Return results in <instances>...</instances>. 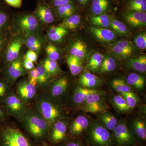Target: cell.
<instances>
[{"instance_id":"obj_1","label":"cell","mask_w":146,"mask_h":146,"mask_svg":"<svg viewBox=\"0 0 146 146\" xmlns=\"http://www.w3.org/2000/svg\"><path fill=\"white\" fill-rule=\"evenodd\" d=\"M20 119L27 133L36 143L46 142L51 126L35 108H27Z\"/></svg>"},{"instance_id":"obj_2","label":"cell","mask_w":146,"mask_h":146,"mask_svg":"<svg viewBox=\"0 0 146 146\" xmlns=\"http://www.w3.org/2000/svg\"><path fill=\"white\" fill-rule=\"evenodd\" d=\"M35 109L50 126L56 122L65 119V114L60 103L56 98L50 94L42 93L38 95L35 103Z\"/></svg>"},{"instance_id":"obj_3","label":"cell","mask_w":146,"mask_h":146,"mask_svg":"<svg viewBox=\"0 0 146 146\" xmlns=\"http://www.w3.org/2000/svg\"><path fill=\"white\" fill-rule=\"evenodd\" d=\"M84 136L88 146H115L112 132L99 123L90 124Z\"/></svg>"},{"instance_id":"obj_4","label":"cell","mask_w":146,"mask_h":146,"mask_svg":"<svg viewBox=\"0 0 146 146\" xmlns=\"http://www.w3.org/2000/svg\"><path fill=\"white\" fill-rule=\"evenodd\" d=\"M0 146H35L20 129L10 126L0 127Z\"/></svg>"},{"instance_id":"obj_5","label":"cell","mask_w":146,"mask_h":146,"mask_svg":"<svg viewBox=\"0 0 146 146\" xmlns=\"http://www.w3.org/2000/svg\"><path fill=\"white\" fill-rule=\"evenodd\" d=\"M68 122L66 118L58 120L51 126L47 142L53 146H58L68 139Z\"/></svg>"},{"instance_id":"obj_6","label":"cell","mask_w":146,"mask_h":146,"mask_svg":"<svg viewBox=\"0 0 146 146\" xmlns=\"http://www.w3.org/2000/svg\"><path fill=\"white\" fill-rule=\"evenodd\" d=\"M7 115L20 119L27 108L26 104L16 94L10 92L2 103Z\"/></svg>"},{"instance_id":"obj_7","label":"cell","mask_w":146,"mask_h":146,"mask_svg":"<svg viewBox=\"0 0 146 146\" xmlns=\"http://www.w3.org/2000/svg\"><path fill=\"white\" fill-rule=\"evenodd\" d=\"M115 146H136L137 143L125 122L118 123L112 132Z\"/></svg>"},{"instance_id":"obj_8","label":"cell","mask_w":146,"mask_h":146,"mask_svg":"<svg viewBox=\"0 0 146 146\" xmlns=\"http://www.w3.org/2000/svg\"><path fill=\"white\" fill-rule=\"evenodd\" d=\"M39 24L36 17L26 14L19 17L16 21V27L19 34L28 35H33L39 29Z\"/></svg>"},{"instance_id":"obj_9","label":"cell","mask_w":146,"mask_h":146,"mask_svg":"<svg viewBox=\"0 0 146 146\" xmlns=\"http://www.w3.org/2000/svg\"><path fill=\"white\" fill-rule=\"evenodd\" d=\"M23 42V38L21 36H18L8 43L4 56L2 71L11 62L19 57V53Z\"/></svg>"},{"instance_id":"obj_10","label":"cell","mask_w":146,"mask_h":146,"mask_svg":"<svg viewBox=\"0 0 146 146\" xmlns=\"http://www.w3.org/2000/svg\"><path fill=\"white\" fill-rule=\"evenodd\" d=\"M88 118L84 115H80L76 118L70 126L68 127V138H79L84 137L89 126Z\"/></svg>"},{"instance_id":"obj_11","label":"cell","mask_w":146,"mask_h":146,"mask_svg":"<svg viewBox=\"0 0 146 146\" xmlns=\"http://www.w3.org/2000/svg\"><path fill=\"white\" fill-rule=\"evenodd\" d=\"M2 71L5 73V77L4 78L10 83L15 81L20 77L24 75L25 71L21 57L11 62Z\"/></svg>"},{"instance_id":"obj_12","label":"cell","mask_w":146,"mask_h":146,"mask_svg":"<svg viewBox=\"0 0 146 146\" xmlns=\"http://www.w3.org/2000/svg\"><path fill=\"white\" fill-rule=\"evenodd\" d=\"M130 129L138 146H144L146 141V125L145 120L141 118L134 119Z\"/></svg>"},{"instance_id":"obj_13","label":"cell","mask_w":146,"mask_h":146,"mask_svg":"<svg viewBox=\"0 0 146 146\" xmlns=\"http://www.w3.org/2000/svg\"><path fill=\"white\" fill-rule=\"evenodd\" d=\"M36 92V86L31 84L28 81L21 82L16 87V94L26 104L35 97Z\"/></svg>"},{"instance_id":"obj_14","label":"cell","mask_w":146,"mask_h":146,"mask_svg":"<svg viewBox=\"0 0 146 146\" xmlns=\"http://www.w3.org/2000/svg\"><path fill=\"white\" fill-rule=\"evenodd\" d=\"M128 23L134 27L145 26L146 25V13L129 10L124 14Z\"/></svg>"},{"instance_id":"obj_15","label":"cell","mask_w":146,"mask_h":146,"mask_svg":"<svg viewBox=\"0 0 146 146\" xmlns=\"http://www.w3.org/2000/svg\"><path fill=\"white\" fill-rule=\"evenodd\" d=\"M90 30L94 36L102 42H111L116 37V35L114 32L104 28L91 27Z\"/></svg>"},{"instance_id":"obj_16","label":"cell","mask_w":146,"mask_h":146,"mask_svg":"<svg viewBox=\"0 0 146 146\" xmlns=\"http://www.w3.org/2000/svg\"><path fill=\"white\" fill-rule=\"evenodd\" d=\"M37 18L45 24L52 23L54 21L52 12L48 6L44 4L39 5L36 10Z\"/></svg>"},{"instance_id":"obj_17","label":"cell","mask_w":146,"mask_h":146,"mask_svg":"<svg viewBox=\"0 0 146 146\" xmlns=\"http://www.w3.org/2000/svg\"><path fill=\"white\" fill-rule=\"evenodd\" d=\"M68 84V78L65 77L58 79L51 86L50 94L55 98L61 96L67 90Z\"/></svg>"},{"instance_id":"obj_18","label":"cell","mask_w":146,"mask_h":146,"mask_svg":"<svg viewBox=\"0 0 146 146\" xmlns=\"http://www.w3.org/2000/svg\"><path fill=\"white\" fill-rule=\"evenodd\" d=\"M94 90L85 88L82 86L77 87L73 93V102L77 105L83 104L88 94Z\"/></svg>"},{"instance_id":"obj_19","label":"cell","mask_w":146,"mask_h":146,"mask_svg":"<svg viewBox=\"0 0 146 146\" xmlns=\"http://www.w3.org/2000/svg\"><path fill=\"white\" fill-rule=\"evenodd\" d=\"M87 46L82 41L78 40L72 45L71 47V55L81 60L87 54Z\"/></svg>"},{"instance_id":"obj_20","label":"cell","mask_w":146,"mask_h":146,"mask_svg":"<svg viewBox=\"0 0 146 146\" xmlns=\"http://www.w3.org/2000/svg\"><path fill=\"white\" fill-rule=\"evenodd\" d=\"M110 5L109 0H93L91 4V11L94 15L104 14Z\"/></svg>"},{"instance_id":"obj_21","label":"cell","mask_w":146,"mask_h":146,"mask_svg":"<svg viewBox=\"0 0 146 146\" xmlns=\"http://www.w3.org/2000/svg\"><path fill=\"white\" fill-rule=\"evenodd\" d=\"M102 125L110 131L112 132L118 124L117 119L112 114L104 112L99 116Z\"/></svg>"},{"instance_id":"obj_22","label":"cell","mask_w":146,"mask_h":146,"mask_svg":"<svg viewBox=\"0 0 146 146\" xmlns=\"http://www.w3.org/2000/svg\"><path fill=\"white\" fill-rule=\"evenodd\" d=\"M68 33V30L63 27H52L48 32V36L49 39L52 42H57L63 39Z\"/></svg>"},{"instance_id":"obj_23","label":"cell","mask_w":146,"mask_h":146,"mask_svg":"<svg viewBox=\"0 0 146 146\" xmlns=\"http://www.w3.org/2000/svg\"><path fill=\"white\" fill-rule=\"evenodd\" d=\"M67 62L71 73L73 75H77L82 72L83 67L80 59L73 56L70 55L67 58Z\"/></svg>"},{"instance_id":"obj_24","label":"cell","mask_w":146,"mask_h":146,"mask_svg":"<svg viewBox=\"0 0 146 146\" xmlns=\"http://www.w3.org/2000/svg\"><path fill=\"white\" fill-rule=\"evenodd\" d=\"M127 82L128 84L138 90L143 89L145 83L143 77L135 73H131L128 76Z\"/></svg>"},{"instance_id":"obj_25","label":"cell","mask_w":146,"mask_h":146,"mask_svg":"<svg viewBox=\"0 0 146 146\" xmlns=\"http://www.w3.org/2000/svg\"><path fill=\"white\" fill-rule=\"evenodd\" d=\"M129 66L131 69L145 73L146 71V56H141L139 57L134 58L131 59L129 63Z\"/></svg>"},{"instance_id":"obj_26","label":"cell","mask_w":146,"mask_h":146,"mask_svg":"<svg viewBox=\"0 0 146 146\" xmlns=\"http://www.w3.org/2000/svg\"><path fill=\"white\" fill-rule=\"evenodd\" d=\"M81 21V17L79 15L74 14L64 19L63 23L59 26L68 30H73L78 26Z\"/></svg>"},{"instance_id":"obj_27","label":"cell","mask_w":146,"mask_h":146,"mask_svg":"<svg viewBox=\"0 0 146 146\" xmlns=\"http://www.w3.org/2000/svg\"><path fill=\"white\" fill-rule=\"evenodd\" d=\"M104 58V56L102 54L100 53L94 54L90 58L87 65V68L92 72H96L100 68Z\"/></svg>"},{"instance_id":"obj_28","label":"cell","mask_w":146,"mask_h":146,"mask_svg":"<svg viewBox=\"0 0 146 146\" xmlns=\"http://www.w3.org/2000/svg\"><path fill=\"white\" fill-rule=\"evenodd\" d=\"M90 20L93 25L98 27L106 28L110 26V18L105 13L91 16Z\"/></svg>"},{"instance_id":"obj_29","label":"cell","mask_w":146,"mask_h":146,"mask_svg":"<svg viewBox=\"0 0 146 146\" xmlns=\"http://www.w3.org/2000/svg\"><path fill=\"white\" fill-rule=\"evenodd\" d=\"M75 11V7L72 3L56 7L58 15L60 18L64 19L74 14Z\"/></svg>"},{"instance_id":"obj_30","label":"cell","mask_w":146,"mask_h":146,"mask_svg":"<svg viewBox=\"0 0 146 146\" xmlns=\"http://www.w3.org/2000/svg\"><path fill=\"white\" fill-rule=\"evenodd\" d=\"M8 35L6 31H0V72L2 71L4 56L8 44Z\"/></svg>"},{"instance_id":"obj_31","label":"cell","mask_w":146,"mask_h":146,"mask_svg":"<svg viewBox=\"0 0 146 146\" xmlns=\"http://www.w3.org/2000/svg\"><path fill=\"white\" fill-rule=\"evenodd\" d=\"M42 66L50 76L62 72L57 61L49 58H47L44 61Z\"/></svg>"},{"instance_id":"obj_32","label":"cell","mask_w":146,"mask_h":146,"mask_svg":"<svg viewBox=\"0 0 146 146\" xmlns=\"http://www.w3.org/2000/svg\"><path fill=\"white\" fill-rule=\"evenodd\" d=\"M25 42L27 46L31 50L36 52L41 49L42 43L40 39L33 35L27 36Z\"/></svg>"},{"instance_id":"obj_33","label":"cell","mask_w":146,"mask_h":146,"mask_svg":"<svg viewBox=\"0 0 146 146\" xmlns=\"http://www.w3.org/2000/svg\"><path fill=\"white\" fill-rule=\"evenodd\" d=\"M112 86L115 91L119 93H126L131 91L130 86L121 79H115L112 82Z\"/></svg>"},{"instance_id":"obj_34","label":"cell","mask_w":146,"mask_h":146,"mask_svg":"<svg viewBox=\"0 0 146 146\" xmlns=\"http://www.w3.org/2000/svg\"><path fill=\"white\" fill-rule=\"evenodd\" d=\"M128 7L131 11L146 12V0H130Z\"/></svg>"},{"instance_id":"obj_35","label":"cell","mask_w":146,"mask_h":146,"mask_svg":"<svg viewBox=\"0 0 146 146\" xmlns=\"http://www.w3.org/2000/svg\"><path fill=\"white\" fill-rule=\"evenodd\" d=\"M113 103L115 107L121 112H125L130 110L125 100L121 95L115 96L113 98Z\"/></svg>"},{"instance_id":"obj_36","label":"cell","mask_w":146,"mask_h":146,"mask_svg":"<svg viewBox=\"0 0 146 146\" xmlns=\"http://www.w3.org/2000/svg\"><path fill=\"white\" fill-rule=\"evenodd\" d=\"M116 67V63L114 58L110 56H108L104 58L100 68V71L102 73L112 72L115 70Z\"/></svg>"},{"instance_id":"obj_37","label":"cell","mask_w":146,"mask_h":146,"mask_svg":"<svg viewBox=\"0 0 146 146\" xmlns=\"http://www.w3.org/2000/svg\"><path fill=\"white\" fill-rule=\"evenodd\" d=\"M36 68L39 73L37 84L40 86H45L48 83L51 76L42 65H39Z\"/></svg>"},{"instance_id":"obj_38","label":"cell","mask_w":146,"mask_h":146,"mask_svg":"<svg viewBox=\"0 0 146 146\" xmlns=\"http://www.w3.org/2000/svg\"><path fill=\"white\" fill-rule=\"evenodd\" d=\"M110 26L113 30L119 34H127L128 30L125 24L114 18H110Z\"/></svg>"},{"instance_id":"obj_39","label":"cell","mask_w":146,"mask_h":146,"mask_svg":"<svg viewBox=\"0 0 146 146\" xmlns=\"http://www.w3.org/2000/svg\"><path fill=\"white\" fill-rule=\"evenodd\" d=\"M58 146H88L84 136L79 138H68Z\"/></svg>"},{"instance_id":"obj_40","label":"cell","mask_w":146,"mask_h":146,"mask_svg":"<svg viewBox=\"0 0 146 146\" xmlns=\"http://www.w3.org/2000/svg\"><path fill=\"white\" fill-rule=\"evenodd\" d=\"M107 108V106L104 102H102L89 106H83L82 110L85 112L97 113L102 112Z\"/></svg>"},{"instance_id":"obj_41","label":"cell","mask_w":146,"mask_h":146,"mask_svg":"<svg viewBox=\"0 0 146 146\" xmlns=\"http://www.w3.org/2000/svg\"><path fill=\"white\" fill-rule=\"evenodd\" d=\"M9 83L4 78L0 79V103L3 101L9 94Z\"/></svg>"},{"instance_id":"obj_42","label":"cell","mask_w":146,"mask_h":146,"mask_svg":"<svg viewBox=\"0 0 146 146\" xmlns=\"http://www.w3.org/2000/svg\"><path fill=\"white\" fill-rule=\"evenodd\" d=\"M125 100L130 110L133 109L136 106L138 101V98L134 93L131 91L121 94Z\"/></svg>"},{"instance_id":"obj_43","label":"cell","mask_w":146,"mask_h":146,"mask_svg":"<svg viewBox=\"0 0 146 146\" xmlns=\"http://www.w3.org/2000/svg\"><path fill=\"white\" fill-rule=\"evenodd\" d=\"M46 51L49 59L56 61L60 57V55L57 48L54 45H48L46 48Z\"/></svg>"},{"instance_id":"obj_44","label":"cell","mask_w":146,"mask_h":146,"mask_svg":"<svg viewBox=\"0 0 146 146\" xmlns=\"http://www.w3.org/2000/svg\"><path fill=\"white\" fill-rule=\"evenodd\" d=\"M112 52L121 57H127L130 56L133 52L123 48L114 44L112 48Z\"/></svg>"},{"instance_id":"obj_45","label":"cell","mask_w":146,"mask_h":146,"mask_svg":"<svg viewBox=\"0 0 146 146\" xmlns=\"http://www.w3.org/2000/svg\"><path fill=\"white\" fill-rule=\"evenodd\" d=\"M9 21V16L3 9L0 8V31L5 30Z\"/></svg>"},{"instance_id":"obj_46","label":"cell","mask_w":146,"mask_h":146,"mask_svg":"<svg viewBox=\"0 0 146 146\" xmlns=\"http://www.w3.org/2000/svg\"><path fill=\"white\" fill-rule=\"evenodd\" d=\"M136 46L141 50L145 49L146 48V34L142 33L138 35L134 40Z\"/></svg>"},{"instance_id":"obj_47","label":"cell","mask_w":146,"mask_h":146,"mask_svg":"<svg viewBox=\"0 0 146 146\" xmlns=\"http://www.w3.org/2000/svg\"><path fill=\"white\" fill-rule=\"evenodd\" d=\"M38 75L39 73L36 68L32 70L29 74V82L31 84L36 86L38 83Z\"/></svg>"},{"instance_id":"obj_48","label":"cell","mask_w":146,"mask_h":146,"mask_svg":"<svg viewBox=\"0 0 146 146\" xmlns=\"http://www.w3.org/2000/svg\"><path fill=\"white\" fill-rule=\"evenodd\" d=\"M99 78H98L83 82L80 84L83 87L91 89V88L96 86L99 84Z\"/></svg>"},{"instance_id":"obj_49","label":"cell","mask_w":146,"mask_h":146,"mask_svg":"<svg viewBox=\"0 0 146 146\" xmlns=\"http://www.w3.org/2000/svg\"><path fill=\"white\" fill-rule=\"evenodd\" d=\"M98 78V77L95 75L94 74L89 72H86L80 76L79 79V82L80 83L83 82Z\"/></svg>"},{"instance_id":"obj_50","label":"cell","mask_w":146,"mask_h":146,"mask_svg":"<svg viewBox=\"0 0 146 146\" xmlns=\"http://www.w3.org/2000/svg\"><path fill=\"white\" fill-rule=\"evenodd\" d=\"M116 46L121 47L123 48L128 50L131 51L133 52V46L131 44L130 42L127 41H120L115 44Z\"/></svg>"},{"instance_id":"obj_51","label":"cell","mask_w":146,"mask_h":146,"mask_svg":"<svg viewBox=\"0 0 146 146\" xmlns=\"http://www.w3.org/2000/svg\"><path fill=\"white\" fill-rule=\"evenodd\" d=\"M23 63V68L27 70H32L34 69L35 65L33 62H32L24 56Z\"/></svg>"},{"instance_id":"obj_52","label":"cell","mask_w":146,"mask_h":146,"mask_svg":"<svg viewBox=\"0 0 146 146\" xmlns=\"http://www.w3.org/2000/svg\"><path fill=\"white\" fill-rule=\"evenodd\" d=\"M25 56L29 60H31L33 63L36 62L37 60V58H38V56H37L36 52L30 50H29L27 52Z\"/></svg>"},{"instance_id":"obj_53","label":"cell","mask_w":146,"mask_h":146,"mask_svg":"<svg viewBox=\"0 0 146 146\" xmlns=\"http://www.w3.org/2000/svg\"><path fill=\"white\" fill-rule=\"evenodd\" d=\"M5 2L13 7L20 8L22 6L23 0H5Z\"/></svg>"},{"instance_id":"obj_54","label":"cell","mask_w":146,"mask_h":146,"mask_svg":"<svg viewBox=\"0 0 146 146\" xmlns=\"http://www.w3.org/2000/svg\"><path fill=\"white\" fill-rule=\"evenodd\" d=\"M72 3V0H52L53 4L56 7Z\"/></svg>"},{"instance_id":"obj_55","label":"cell","mask_w":146,"mask_h":146,"mask_svg":"<svg viewBox=\"0 0 146 146\" xmlns=\"http://www.w3.org/2000/svg\"><path fill=\"white\" fill-rule=\"evenodd\" d=\"M7 114L2 104L0 103V122L4 120Z\"/></svg>"},{"instance_id":"obj_56","label":"cell","mask_w":146,"mask_h":146,"mask_svg":"<svg viewBox=\"0 0 146 146\" xmlns=\"http://www.w3.org/2000/svg\"><path fill=\"white\" fill-rule=\"evenodd\" d=\"M80 5L85 6L88 4L90 0H76Z\"/></svg>"},{"instance_id":"obj_57","label":"cell","mask_w":146,"mask_h":146,"mask_svg":"<svg viewBox=\"0 0 146 146\" xmlns=\"http://www.w3.org/2000/svg\"><path fill=\"white\" fill-rule=\"evenodd\" d=\"M35 146H54L46 142H43V143H38L35 144Z\"/></svg>"},{"instance_id":"obj_58","label":"cell","mask_w":146,"mask_h":146,"mask_svg":"<svg viewBox=\"0 0 146 146\" xmlns=\"http://www.w3.org/2000/svg\"><path fill=\"white\" fill-rule=\"evenodd\" d=\"M136 146H138V145H136Z\"/></svg>"}]
</instances>
